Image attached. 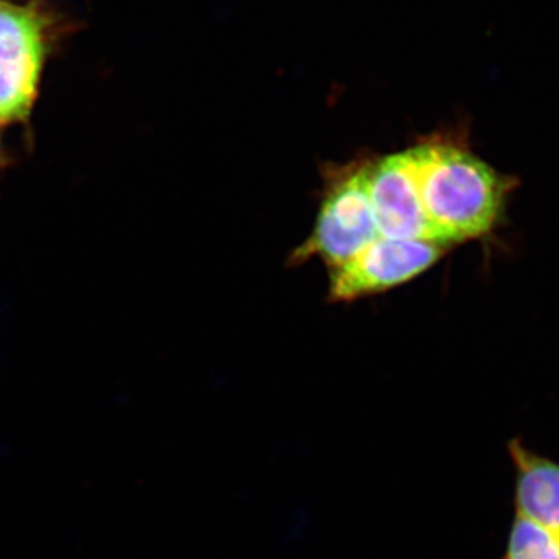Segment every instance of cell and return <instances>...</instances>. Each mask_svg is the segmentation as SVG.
Returning <instances> with one entry per match:
<instances>
[{
  "instance_id": "6da1fadb",
  "label": "cell",
  "mask_w": 559,
  "mask_h": 559,
  "mask_svg": "<svg viewBox=\"0 0 559 559\" xmlns=\"http://www.w3.org/2000/svg\"><path fill=\"white\" fill-rule=\"evenodd\" d=\"M419 200L437 242L450 248L489 234L510 180L452 132H433L411 146Z\"/></svg>"
},
{
  "instance_id": "7a4b0ae2",
  "label": "cell",
  "mask_w": 559,
  "mask_h": 559,
  "mask_svg": "<svg viewBox=\"0 0 559 559\" xmlns=\"http://www.w3.org/2000/svg\"><path fill=\"white\" fill-rule=\"evenodd\" d=\"M370 160L331 165L325 171L322 202L310 237L294 250L289 263H307L318 259L337 270L371 241L381 237L374 224L367 191Z\"/></svg>"
},
{
  "instance_id": "3957f363",
  "label": "cell",
  "mask_w": 559,
  "mask_h": 559,
  "mask_svg": "<svg viewBox=\"0 0 559 559\" xmlns=\"http://www.w3.org/2000/svg\"><path fill=\"white\" fill-rule=\"evenodd\" d=\"M51 22L39 2L0 0V123H24L38 98Z\"/></svg>"
},
{
  "instance_id": "277c9868",
  "label": "cell",
  "mask_w": 559,
  "mask_h": 559,
  "mask_svg": "<svg viewBox=\"0 0 559 559\" xmlns=\"http://www.w3.org/2000/svg\"><path fill=\"white\" fill-rule=\"evenodd\" d=\"M447 249L433 241L378 237L331 271L330 300L352 301L404 285L430 270Z\"/></svg>"
},
{
  "instance_id": "5b68a950",
  "label": "cell",
  "mask_w": 559,
  "mask_h": 559,
  "mask_svg": "<svg viewBox=\"0 0 559 559\" xmlns=\"http://www.w3.org/2000/svg\"><path fill=\"white\" fill-rule=\"evenodd\" d=\"M367 191L381 237L437 242L419 200L409 148L370 160Z\"/></svg>"
},
{
  "instance_id": "8992f818",
  "label": "cell",
  "mask_w": 559,
  "mask_h": 559,
  "mask_svg": "<svg viewBox=\"0 0 559 559\" xmlns=\"http://www.w3.org/2000/svg\"><path fill=\"white\" fill-rule=\"evenodd\" d=\"M509 454L514 466V509L559 539V463L528 450L524 441L511 440Z\"/></svg>"
},
{
  "instance_id": "52a82bcc",
  "label": "cell",
  "mask_w": 559,
  "mask_h": 559,
  "mask_svg": "<svg viewBox=\"0 0 559 559\" xmlns=\"http://www.w3.org/2000/svg\"><path fill=\"white\" fill-rule=\"evenodd\" d=\"M503 559H559V539L524 518H514Z\"/></svg>"
}]
</instances>
